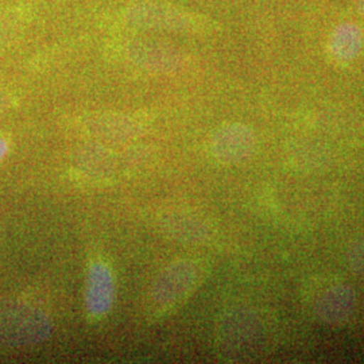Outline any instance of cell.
<instances>
[{"label": "cell", "mask_w": 364, "mask_h": 364, "mask_svg": "<svg viewBox=\"0 0 364 364\" xmlns=\"http://www.w3.org/2000/svg\"><path fill=\"white\" fill-rule=\"evenodd\" d=\"M7 151H9V144L3 138H0V159L6 156Z\"/></svg>", "instance_id": "9c48e42d"}, {"label": "cell", "mask_w": 364, "mask_h": 364, "mask_svg": "<svg viewBox=\"0 0 364 364\" xmlns=\"http://www.w3.org/2000/svg\"><path fill=\"white\" fill-rule=\"evenodd\" d=\"M75 165L80 173L93 178H105L114 174L117 159L112 151L102 146H87L75 153Z\"/></svg>", "instance_id": "52a82bcc"}, {"label": "cell", "mask_w": 364, "mask_h": 364, "mask_svg": "<svg viewBox=\"0 0 364 364\" xmlns=\"http://www.w3.org/2000/svg\"><path fill=\"white\" fill-rule=\"evenodd\" d=\"M50 333L52 321L38 308L23 304L0 308V344L34 346L46 340Z\"/></svg>", "instance_id": "7a4b0ae2"}, {"label": "cell", "mask_w": 364, "mask_h": 364, "mask_svg": "<svg viewBox=\"0 0 364 364\" xmlns=\"http://www.w3.org/2000/svg\"><path fill=\"white\" fill-rule=\"evenodd\" d=\"M200 279V269L192 260H177L156 277L151 301L158 308H170L188 297Z\"/></svg>", "instance_id": "3957f363"}, {"label": "cell", "mask_w": 364, "mask_h": 364, "mask_svg": "<svg viewBox=\"0 0 364 364\" xmlns=\"http://www.w3.org/2000/svg\"><path fill=\"white\" fill-rule=\"evenodd\" d=\"M326 301L318 299L317 312L320 317L328 321L344 320L352 311L353 296L348 289L344 287H331L326 293Z\"/></svg>", "instance_id": "ba28073f"}, {"label": "cell", "mask_w": 364, "mask_h": 364, "mask_svg": "<svg viewBox=\"0 0 364 364\" xmlns=\"http://www.w3.org/2000/svg\"><path fill=\"white\" fill-rule=\"evenodd\" d=\"M159 225L168 236L180 242L200 243L208 237L209 228L195 213L188 210H168L159 218Z\"/></svg>", "instance_id": "8992f818"}, {"label": "cell", "mask_w": 364, "mask_h": 364, "mask_svg": "<svg viewBox=\"0 0 364 364\" xmlns=\"http://www.w3.org/2000/svg\"><path fill=\"white\" fill-rule=\"evenodd\" d=\"M87 309L95 317L108 312L114 302V277L109 267L102 263H93L88 273L85 290Z\"/></svg>", "instance_id": "277c9868"}, {"label": "cell", "mask_w": 364, "mask_h": 364, "mask_svg": "<svg viewBox=\"0 0 364 364\" xmlns=\"http://www.w3.org/2000/svg\"><path fill=\"white\" fill-rule=\"evenodd\" d=\"M267 320L252 311L227 314L218 329V344L224 356L232 359L254 358L264 351L270 329Z\"/></svg>", "instance_id": "6da1fadb"}, {"label": "cell", "mask_w": 364, "mask_h": 364, "mask_svg": "<svg viewBox=\"0 0 364 364\" xmlns=\"http://www.w3.org/2000/svg\"><path fill=\"white\" fill-rule=\"evenodd\" d=\"M213 156L223 164H237L251 156L254 136L245 127H228L221 130L212 144Z\"/></svg>", "instance_id": "5b68a950"}]
</instances>
